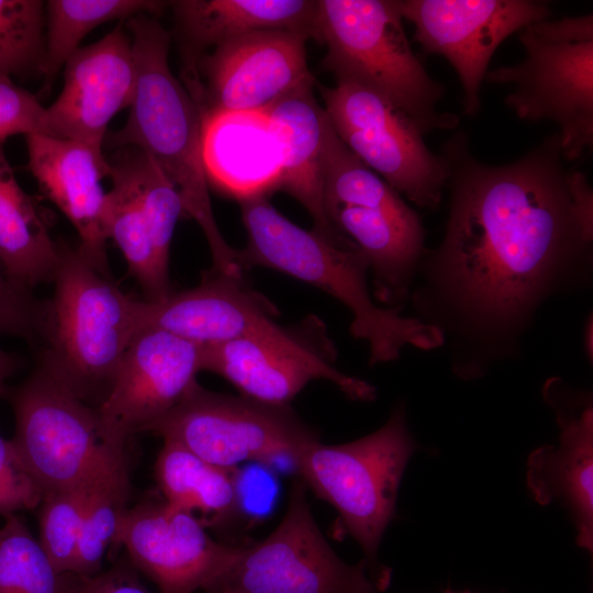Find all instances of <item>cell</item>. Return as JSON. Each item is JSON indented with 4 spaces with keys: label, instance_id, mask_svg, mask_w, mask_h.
Instances as JSON below:
<instances>
[{
    "label": "cell",
    "instance_id": "5b68a950",
    "mask_svg": "<svg viewBox=\"0 0 593 593\" xmlns=\"http://www.w3.org/2000/svg\"><path fill=\"white\" fill-rule=\"evenodd\" d=\"M323 66L336 78L368 89L404 112L425 135L454 130L459 118L439 112L445 87L415 55L398 0H317Z\"/></svg>",
    "mask_w": 593,
    "mask_h": 593
},
{
    "label": "cell",
    "instance_id": "d6986e66",
    "mask_svg": "<svg viewBox=\"0 0 593 593\" xmlns=\"http://www.w3.org/2000/svg\"><path fill=\"white\" fill-rule=\"evenodd\" d=\"M27 168L42 193L76 228L79 250L110 278L103 215L107 192L102 180L110 166L101 147L43 133L25 135Z\"/></svg>",
    "mask_w": 593,
    "mask_h": 593
},
{
    "label": "cell",
    "instance_id": "9c48e42d",
    "mask_svg": "<svg viewBox=\"0 0 593 593\" xmlns=\"http://www.w3.org/2000/svg\"><path fill=\"white\" fill-rule=\"evenodd\" d=\"M144 432L226 469L255 461L271 467L288 465L295 471L303 451L320 441L317 433L289 405L209 391L198 382Z\"/></svg>",
    "mask_w": 593,
    "mask_h": 593
},
{
    "label": "cell",
    "instance_id": "f1b7e54d",
    "mask_svg": "<svg viewBox=\"0 0 593 593\" xmlns=\"http://www.w3.org/2000/svg\"><path fill=\"white\" fill-rule=\"evenodd\" d=\"M130 474L98 484L88 501L71 573L90 578L102 569L128 507Z\"/></svg>",
    "mask_w": 593,
    "mask_h": 593
},
{
    "label": "cell",
    "instance_id": "ffe728a7",
    "mask_svg": "<svg viewBox=\"0 0 593 593\" xmlns=\"http://www.w3.org/2000/svg\"><path fill=\"white\" fill-rule=\"evenodd\" d=\"M278 310L260 292L212 267L200 283L158 301H139V329L166 331L201 346L219 345L275 321Z\"/></svg>",
    "mask_w": 593,
    "mask_h": 593
},
{
    "label": "cell",
    "instance_id": "3957f363",
    "mask_svg": "<svg viewBox=\"0 0 593 593\" xmlns=\"http://www.w3.org/2000/svg\"><path fill=\"white\" fill-rule=\"evenodd\" d=\"M247 245L242 267H264L323 290L351 313L349 332L369 347V365L401 357L405 347L433 350L444 346L441 333L403 306L377 304L370 294L368 264L354 243H336L278 212L265 195L239 201Z\"/></svg>",
    "mask_w": 593,
    "mask_h": 593
},
{
    "label": "cell",
    "instance_id": "f546056e",
    "mask_svg": "<svg viewBox=\"0 0 593 593\" xmlns=\"http://www.w3.org/2000/svg\"><path fill=\"white\" fill-rule=\"evenodd\" d=\"M44 55V2L0 0V76L41 70Z\"/></svg>",
    "mask_w": 593,
    "mask_h": 593
},
{
    "label": "cell",
    "instance_id": "8992f818",
    "mask_svg": "<svg viewBox=\"0 0 593 593\" xmlns=\"http://www.w3.org/2000/svg\"><path fill=\"white\" fill-rule=\"evenodd\" d=\"M517 33L524 58L485 80L511 87L504 103L519 120L555 123L564 159L578 161L593 147V14L545 19Z\"/></svg>",
    "mask_w": 593,
    "mask_h": 593
},
{
    "label": "cell",
    "instance_id": "4316f807",
    "mask_svg": "<svg viewBox=\"0 0 593 593\" xmlns=\"http://www.w3.org/2000/svg\"><path fill=\"white\" fill-rule=\"evenodd\" d=\"M170 1L49 0L44 2V55L40 75L47 90L92 30L111 21L146 14L157 18Z\"/></svg>",
    "mask_w": 593,
    "mask_h": 593
},
{
    "label": "cell",
    "instance_id": "e0dca14e",
    "mask_svg": "<svg viewBox=\"0 0 593 593\" xmlns=\"http://www.w3.org/2000/svg\"><path fill=\"white\" fill-rule=\"evenodd\" d=\"M132 37L120 22L64 66V85L46 108L45 134L103 148L112 118L130 108L136 88Z\"/></svg>",
    "mask_w": 593,
    "mask_h": 593
},
{
    "label": "cell",
    "instance_id": "ab89813d",
    "mask_svg": "<svg viewBox=\"0 0 593 593\" xmlns=\"http://www.w3.org/2000/svg\"><path fill=\"white\" fill-rule=\"evenodd\" d=\"M445 593H455V592H451L450 590H447ZM459 593H469V592H459Z\"/></svg>",
    "mask_w": 593,
    "mask_h": 593
},
{
    "label": "cell",
    "instance_id": "5bb4252c",
    "mask_svg": "<svg viewBox=\"0 0 593 593\" xmlns=\"http://www.w3.org/2000/svg\"><path fill=\"white\" fill-rule=\"evenodd\" d=\"M307 40L293 31L265 30L204 54L198 63L199 86L193 98L202 116L262 112L314 80L306 61Z\"/></svg>",
    "mask_w": 593,
    "mask_h": 593
},
{
    "label": "cell",
    "instance_id": "7a4b0ae2",
    "mask_svg": "<svg viewBox=\"0 0 593 593\" xmlns=\"http://www.w3.org/2000/svg\"><path fill=\"white\" fill-rule=\"evenodd\" d=\"M125 22L132 37L136 88L126 123L107 133L103 145L143 150L180 193L184 215L201 227L213 268L244 273L237 250L226 243L214 219L202 158V114L170 70L171 34L155 16L139 14Z\"/></svg>",
    "mask_w": 593,
    "mask_h": 593
},
{
    "label": "cell",
    "instance_id": "e575fe53",
    "mask_svg": "<svg viewBox=\"0 0 593 593\" xmlns=\"http://www.w3.org/2000/svg\"><path fill=\"white\" fill-rule=\"evenodd\" d=\"M127 558L121 559L93 577L81 578L74 593H158L142 582Z\"/></svg>",
    "mask_w": 593,
    "mask_h": 593
},
{
    "label": "cell",
    "instance_id": "d590c367",
    "mask_svg": "<svg viewBox=\"0 0 593 593\" xmlns=\"http://www.w3.org/2000/svg\"><path fill=\"white\" fill-rule=\"evenodd\" d=\"M20 363L19 356L0 348V380L4 381L5 378L13 374L20 367Z\"/></svg>",
    "mask_w": 593,
    "mask_h": 593
},
{
    "label": "cell",
    "instance_id": "74e56055",
    "mask_svg": "<svg viewBox=\"0 0 593 593\" xmlns=\"http://www.w3.org/2000/svg\"><path fill=\"white\" fill-rule=\"evenodd\" d=\"M0 293L12 294V293H31L19 289L14 286L11 280L5 275L1 264H0Z\"/></svg>",
    "mask_w": 593,
    "mask_h": 593
},
{
    "label": "cell",
    "instance_id": "484cf974",
    "mask_svg": "<svg viewBox=\"0 0 593 593\" xmlns=\"http://www.w3.org/2000/svg\"><path fill=\"white\" fill-rule=\"evenodd\" d=\"M107 159L112 180L103 215L107 238L120 247L130 275L143 289L144 300H161L172 291L169 267L157 255L147 214L131 179L118 164Z\"/></svg>",
    "mask_w": 593,
    "mask_h": 593
},
{
    "label": "cell",
    "instance_id": "cb8c5ba5",
    "mask_svg": "<svg viewBox=\"0 0 593 593\" xmlns=\"http://www.w3.org/2000/svg\"><path fill=\"white\" fill-rule=\"evenodd\" d=\"M59 243L49 232L46 214L19 184L3 146L0 147V264L19 289L31 292L53 281Z\"/></svg>",
    "mask_w": 593,
    "mask_h": 593
},
{
    "label": "cell",
    "instance_id": "d6a6232c",
    "mask_svg": "<svg viewBox=\"0 0 593 593\" xmlns=\"http://www.w3.org/2000/svg\"><path fill=\"white\" fill-rule=\"evenodd\" d=\"M46 108L27 90L0 76V147L7 138L31 133L45 134Z\"/></svg>",
    "mask_w": 593,
    "mask_h": 593
},
{
    "label": "cell",
    "instance_id": "d4e9b609",
    "mask_svg": "<svg viewBox=\"0 0 593 593\" xmlns=\"http://www.w3.org/2000/svg\"><path fill=\"white\" fill-rule=\"evenodd\" d=\"M155 478L167 504L199 513L205 527L223 524L239 511L237 468L211 465L175 441L164 440Z\"/></svg>",
    "mask_w": 593,
    "mask_h": 593
},
{
    "label": "cell",
    "instance_id": "9a60e30c",
    "mask_svg": "<svg viewBox=\"0 0 593 593\" xmlns=\"http://www.w3.org/2000/svg\"><path fill=\"white\" fill-rule=\"evenodd\" d=\"M113 546L125 549L128 561L158 593H208L242 547L214 540L193 514L164 500L127 507Z\"/></svg>",
    "mask_w": 593,
    "mask_h": 593
},
{
    "label": "cell",
    "instance_id": "7402d4cb",
    "mask_svg": "<svg viewBox=\"0 0 593 593\" xmlns=\"http://www.w3.org/2000/svg\"><path fill=\"white\" fill-rule=\"evenodd\" d=\"M202 158L208 180L238 202L277 190L281 157L264 111L202 116Z\"/></svg>",
    "mask_w": 593,
    "mask_h": 593
},
{
    "label": "cell",
    "instance_id": "1f68e13d",
    "mask_svg": "<svg viewBox=\"0 0 593 593\" xmlns=\"http://www.w3.org/2000/svg\"><path fill=\"white\" fill-rule=\"evenodd\" d=\"M43 496L12 440L0 435V516L37 508Z\"/></svg>",
    "mask_w": 593,
    "mask_h": 593
},
{
    "label": "cell",
    "instance_id": "44dd1931",
    "mask_svg": "<svg viewBox=\"0 0 593 593\" xmlns=\"http://www.w3.org/2000/svg\"><path fill=\"white\" fill-rule=\"evenodd\" d=\"M182 60L183 85L193 97L197 67L210 47L249 33L287 30L317 41V0L170 1Z\"/></svg>",
    "mask_w": 593,
    "mask_h": 593
},
{
    "label": "cell",
    "instance_id": "4dcf8cb0",
    "mask_svg": "<svg viewBox=\"0 0 593 593\" xmlns=\"http://www.w3.org/2000/svg\"><path fill=\"white\" fill-rule=\"evenodd\" d=\"M93 486L45 493L38 505V541L57 571L71 573Z\"/></svg>",
    "mask_w": 593,
    "mask_h": 593
},
{
    "label": "cell",
    "instance_id": "2e32d148",
    "mask_svg": "<svg viewBox=\"0 0 593 593\" xmlns=\"http://www.w3.org/2000/svg\"><path fill=\"white\" fill-rule=\"evenodd\" d=\"M201 370V345L157 328L138 333L109 394L96 407L107 439L126 449L132 435L144 432L182 399Z\"/></svg>",
    "mask_w": 593,
    "mask_h": 593
},
{
    "label": "cell",
    "instance_id": "7c38bea8",
    "mask_svg": "<svg viewBox=\"0 0 593 593\" xmlns=\"http://www.w3.org/2000/svg\"><path fill=\"white\" fill-rule=\"evenodd\" d=\"M324 110L339 138L371 170L415 206L436 210L446 188L444 156L400 109L346 81L322 88Z\"/></svg>",
    "mask_w": 593,
    "mask_h": 593
},
{
    "label": "cell",
    "instance_id": "30bf717a",
    "mask_svg": "<svg viewBox=\"0 0 593 593\" xmlns=\"http://www.w3.org/2000/svg\"><path fill=\"white\" fill-rule=\"evenodd\" d=\"M336 359V346L315 315L289 326L270 321L235 339L202 346V370L264 403L289 405L316 379L331 381L350 400H374L376 387L339 371Z\"/></svg>",
    "mask_w": 593,
    "mask_h": 593
},
{
    "label": "cell",
    "instance_id": "52a82bcc",
    "mask_svg": "<svg viewBox=\"0 0 593 593\" xmlns=\"http://www.w3.org/2000/svg\"><path fill=\"white\" fill-rule=\"evenodd\" d=\"M11 439L43 493L130 474L126 449L103 434L97 409L38 365L12 393Z\"/></svg>",
    "mask_w": 593,
    "mask_h": 593
},
{
    "label": "cell",
    "instance_id": "277c9868",
    "mask_svg": "<svg viewBox=\"0 0 593 593\" xmlns=\"http://www.w3.org/2000/svg\"><path fill=\"white\" fill-rule=\"evenodd\" d=\"M54 295L45 303L40 365L98 407L139 329V300L123 293L77 247L59 244Z\"/></svg>",
    "mask_w": 593,
    "mask_h": 593
},
{
    "label": "cell",
    "instance_id": "603a6c76",
    "mask_svg": "<svg viewBox=\"0 0 593 593\" xmlns=\"http://www.w3.org/2000/svg\"><path fill=\"white\" fill-rule=\"evenodd\" d=\"M314 85V80L304 83L264 111L281 157L277 190L302 204L315 232L336 243H349L329 223L324 209L323 156L328 116L315 99Z\"/></svg>",
    "mask_w": 593,
    "mask_h": 593
},
{
    "label": "cell",
    "instance_id": "4fadbf2b",
    "mask_svg": "<svg viewBox=\"0 0 593 593\" xmlns=\"http://www.w3.org/2000/svg\"><path fill=\"white\" fill-rule=\"evenodd\" d=\"M424 55H439L462 88V112L481 109V87L499 46L526 25L548 19L550 4L538 0H398Z\"/></svg>",
    "mask_w": 593,
    "mask_h": 593
},
{
    "label": "cell",
    "instance_id": "ac0fdd59",
    "mask_svg": "<svg viewBox=\"0 0 593 593\" xmlns=\"http://www.w3.org/2000/svg\"><path fill=\"white\" fill-rule=\"evenodd\" d=\"M544 400L559 426L557 445L535 449L527 461V486L536 502H561L577 528L579 547L593 551V401L588 391L548 379Z\"/></svg>",
    "mask_w": 593,
    "mask_h": 593
},
{
    "label": "cell",
    "instance_id": "6da1fadb",
    "mask_svg": "<svg viewBox=\"0 0 593 593\" xmlns=\"http://www.w3.org/2000/svg\"><path fill=\"white\" fill-rule=\"evenodd\" d=\"M439 153L448 170L445 232L410 298L413 316L448 343L456 376L475 379L518 356L549 299L589 283L593 189L564 159L557 132L501 165L480 160L465 130Z\"/></svg>",
    "mask_w": 593,
    "mask_h": 593
},
{
    "label": "cell",
    "instance_id": "8fae6325",
    "mask_svg": "<svg viewBox=\"0 0 593 593\" xmlns=\"http://www.w3.org/2000/svg\"><path fill=\"white\" fill-rule=\"evenodd\" d=\"M305 488L293 481L280 524L264 540L242 546L208 593H379L388 588L390 575L369 571L367 559L351 566L335 553L312 515Z\"/></svg>",
    "mask_w": 593,
    "mask_h": 593
},
{
    "label": "cell",
    "instance_id": "836d02e7",
    "mask_svg": "<svg viewBox=\"0 0 593 593\" xmlns=\"http://www.w3.org/2000/svg\"><path fill=\"white\" fill-rule=\"evenodd\" d=\"M44 303L31 293H0V333L32 340L41 337Z\"/></svg>",
    "mask_w": 593,
    "mask_h": 593
},
{
    "label": "cell",
    "instance_id": "f35d334b",
    "mask_svg": "<svg viewBox=\"0 0 593 593\" xmlns=\"http://www.w3.org/2000/svg\"><path fill=\"white\" fill-rule=\"evenodd\" d=\"M4 392L3 381L0 380V395Z\"/></svg>",
    "mask_w": 593,
    "mask_h": 593
},
{
    "label": "cell",
    "instance_id": "ba28073f",
    "mask_svg": "<svg viewBox=\"0 0 593 593\" xmlns=\"http://www.w3.org/2000/svg\"><path fill=\"white\" fill-rule=\"evenodd\" d=\"M417 449L404 404L376 432L342 445L310 446L300 456V480L338 513L342 527L374 566L378 548L395 516L406 465Z\"/></svg>",
    "mask_w": 593,
    "mask_h": 593
},
{
    "label": "cell",
    "instance_id": "83f0119b",
    "mask_svg": "<svg viewBox=\"0 0 593 593\" xmlns=\"http://www.w3.org/2000/svg\"><path fill=\"white\" fill-rule=\"evenodd\" d=\"M81 578L56 570L19 514L0 527V593H74Z\"/></svg>",
    "mask_w": 593,
    "mask_h": 593
},
{
    "label": "cell",
    "instance_id": "8d00e7d4",
    "mask_svg": "<svg viewBox=\"0 0 593 593\" xmlns=\"http://www.w3.org/2000/svg\"><path fill=\"white\" fill-rule=\"evenodd\" d=\"M584 349L586 353V357L592 361L593 359V321H592V314H590V318L585 323L584 327Z\"/></svg>",
    "mask_w": 593,
    "mask_h": 593
}]
</instances>
